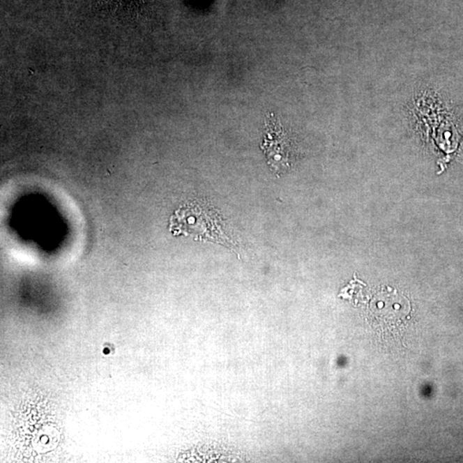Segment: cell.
<instances>
[{
  "label": "cell",
  "mask_w": 463,
  "mask_h": 463,
  "mask_svg": "<svg viewBox=\"0 0 463 463\" xmlns=\"http://www.w3.org/2000/svg\"><path fill=\"white\" fill-rule=\"evenodd\" d=\"M268 165L276 174L289 169L290 166L291 144L278 118L270 114L266 119L264 126V141L261 145Z\"/></svg>",
  "instance_id": "7a4b0ae2"
},
{
  "label": "cell",
  "mask_w": 463,
  "mask_h": 463,
  "mask_svg": "<svg viewBox=\"0 0 463 463\" xmlns=\"http://www.w3.org/2000/svg\"><path fill=\"white\" fill-rule=\"evenodd\" d=\"M208 208L199 203H190L183 205L172 216L170 230L175 235L182 234L185 236H193L196 240H215L216 226H210V212Z\"/></svg>",
  "instance_id": "6da1fadb"
}]
</instances>
